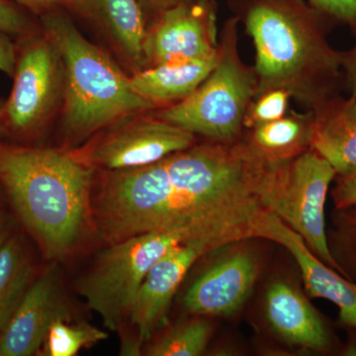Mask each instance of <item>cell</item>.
Segmentation results:
<instances>
[{"instance_id":"cell-3","label":"cell","mask_w":356,"mask_h":356,"mask_svg":"<svg viewBox=\"0 0 356 356\" xmlns=\"http://www.w3.org/2000/svg\"><path fill=\"white\" fill-rule=\"evenodd\" d=\"M228 6L254 43L257 95L284 89L313 110L341 95L343 51L327 40L336 25L307 0H228Z\"/></svg>"},{"instance_id":"cell-25","label":"cell","mask_w":356,"mask_h":356,"mask_svg":"<svg viewBox=\"0 0 356 356\" xmlns=\"http://www.w3.org/2000/svg\"><path fill=\"white\" fill-rule=\"evenodd\" d=\"M41 29L38 16L13 0H0V31L17 40Z\"/></svg>"},{"instance_id":"cell-21","label":"cell","mask_w":356,"mask_h":356,"mask_svg":"<svg viewBox=\"0 0 356 356\" xmlns=\"http://www.w3.org/2000/svg\"><path fill=\"white\" fill-rule=\"evenodd\" d=\"M213 332L208 317L193 315V318L166 330L147 346L149 356L201 355L209 343Z\"/></svg>"},{"instance_id":"cell-23","label":"cell","mask_w":356,"mask_h":356,"mask_svg":"<svg viewBox=\"0 0 356 356\" xmlns=\"http://www.w3.org/2000/svg\"><path fill=\"white\" fill-rule=\"evenodd\" d=\"M327 236L330 250L341 275L356 282V205L334 209Z\"/></svg>"},{"instance_id":"cell-22","label":"cell","mask_w":356,"mask_h":356,"mask_svg":"<svg viewBox=\"0 0 356 356\" xmlns=\"http://www.w3.org/2000/svg\"><path fill=\"white\" fill-rule=\"evenodd\" d=\"M108 334L88 322L74 323L72 320H58L47 332L43 353L47 356H74L104 341Z\"/></svg>"},{"instance_id":"cell-26","label":"cell","mask_w":356,"mask_h":356,"mask_svg":"<svg viewBox=\"0 0 356 356\" xmlns=\"http://www.w3.org/2000/svg\"><path fill=\"white\" fill-rule=\"evenodd\" d=\"M334 25L348 26L351 32L356 28V0H307Z\"/></svg>"},{"instance_id":"cell-10","label":"cell","mask_w":356,"mask_h":356,"mask_svg":"<svg viewBox=\"0 0 356 356\" xmlns=\"http://www.w3.org/2000/svg\"><path fill=\"white\" fill-rule=\"evenodd\" d=\"M216 0H191L159 14L145 42L146 69L214 57L219 49Z\"/></svg>"},{"instance_id":"cell-28","label":"cell","mask_w":356,"mask_h":356,"mask_svg":"<svg viewBox=\"0 0 356 356\" xmlns=\"http://www.w3.org/2000/svg\"><path fill=\"white\" fill-rule=\"evenodd\" d=\"M16 62V41L0 31V72L13 77Z\"/></svg>"},{"instance_id":"cell-27","label":"cell","mask_w":356,"mask_h":356,"mask_svg":"<svg viewBox=\"0 0 356 356\" xmlns=\"http://www.w3.org/2000/svg\"><path fill=\"white\" fill-rule=\"evenodd\" d=\"M332 191L334 209H344L356 205V172L334 178Z\"/></svg>"},{"instance_id":"cell-8","label":"cell","mask_w":356,"mask_h":356,"mask_svg":"<svg viewBox=\"0 0 356 356\" xmlns=\"http://www.w3.org/2000/svg\"><path fill=\"white\" fill-rule=\"evenodd\" d=\"M336 177L332 166L309 149L282 165L268 209L296 232L318 259L341 273L330 250L325 217L327 192Z\"/></svg>"},{"instance_id":"cell-34","label":"cell","mask_w":356,"mask_h":356,"mask_svg":"<svg viewBox=\"0 0 356 356\" xmlns=\"http://www.w3.org/2000/svg\"><path fill=\"white\" fill-rule=\"evenodd\" d=\"M4 99L0 98V140L6 139V134H4L3 126H2V108H3Z\"/></svg>"},{"instance_id":"cell-4","label":"cell","mask_w":356,"mask_h":356,"mask_svg":"<svg viewBox=\"0 0 356 356\" xmlns=\"http://www.w3.org/2000/svg\"><path fill=\"white\" fill-rule=\"evenodd\" d=\"M39 18L64 62V102L58 119L60 146L81 147L131 115L156 110L134 90L130 76L111 54L83 36L65 8Z\"/></svg>"},{"instance_id":"cell-14","label":"cell","mask_w":356,"mask_h":356,"mask_svg":"<svg viewBox=\"0 0 356 356\" xmlns=\"http://www.w3.org/2000/svg\"><path fill=\"white\" fill-rule=\"evenodd\" d=\"M254 238H264L285 248L298 264L307 292L332 302L339 308V322L356 332V282L344 277L318 259L303 238L280 217L267 211L257 222Z\"/></svg>"},{"instance_id":"cell-19","label":"cell","mask_w":356,"mask_h":356,"mask_svg":"<svg viewBox=\"0 0 356 356\" xmlns=\"http://www.w3.org/2000/svg\"><path fill=\"white\" fill-rule=\"evenodd\" d=\"M313 112L289 110L282 118L245 131V137L275 163H284L310 149Z\"/></svg>"},{"instance_id":"cell-5","label":"cell","mask_w":356,"mask_h":356,"mask_svg":"<svg viewBox=\"0 0 356 356\" xmlns=\"http://www.w3.org/2000/svg\"><path fill=\"white\" fill-rule=\"evenodd\" d=\"M238 25L232 16L222 25L216 65L184 102L153 110L156 116L203 140L234 142L245 135V114L257 96L254 67L238 50Z\"/></svg>"},{"instance_id":"cell-24","label":"cell","mask_w":356,"mask_h":356,"mask_svg":"<svg viewBox=\"0 0 356 356\" xmlns=\"http://www.w3.org/2000/svg\"><path fill=\"white\" fill-rule=\"evenodd\" d=\"M291 95L284 89H268L257 96L245 114L243 127L250 130L282 118L289 111Z\"/></svg>"},{"instance_id":"cell-17","label":"cell","mask_w":356,"mask_h":356,"mask_svg":"<svg viewBox=\"0 0 356 356\" xmlns=\"http://www.w3.org/2000/svg\"><path fill=\"white\" fill-rule=\"evenodd\" d=\"M313 112L310 149L339 175L356 172V98L341 95L321 103Z\"/></svg>"},{"instance_id":"cell-18","label":"cell","mask_w":356,"mask_h":356,"mask_svg":"<svg viewBox=\"0 0 356 356\" xmlns=\"http://www.w3.org/2000/svg\"><path fill=\"white\" fill-rule=\"evenodd\" d=\"M219 49L214 57L201 60H178L147 67L130 76L136 92L156 109L184 102L195 91L216 65Z\"/></svg>"},{"instance_id":"cell-31","label":"cell","mask_w":356,"mask_h":356,"mask_svg":"<svg viewBox=\"0 0 356 356\" xmlns=\"http://www.w3.org/2000/svg\"><path fill=\"white\" fill-rule=\"evenodd\" d=\"M186 1H191V0H140L151 22L159 14Z\"/></svg>"},{"instance_id":"cell-13","label":"cell","mask_w":356,"mask_h":356,"mask_svg":"<svg viewBox=\"0 0 356 356\" xmlns=\"http://www.w3.org/2000/svg\"><path fill=\"white\" fill-rule=\"evenodd\" d=\"M72 320L60 274L55 266L35 277L6 329L0 334V356L36 355L51 325Z\"/></svg>"},{"instance_id":"cell-33","label":"cell","mask_w":356,"mask_h":356,"mask_svg":"<svg viewBox=\"0 0 356 356\" xmlns=\"http://www.w3.org/2000/svg\"><path fill=\"white\" fill-rule=\"evenodd\" d=\"M341 355L356 356V337L350 339L343 350H341Z\"/></svg>"},{"instance_id":"cell-11","label":"cell","mask_w":356,"mask_h":356,"mask_svg":"<svg viewBox=\"0 0 356 356\" xmlns=\"http://www.w3.org/2000/svg\"><path fill=\"white\" fill-rule=\"evenodd\" d=\"M261 271V259L252 248L241 245L220 257L187 288L185 310L204 317H229L252 294Z\"/></svg>"},{"instance_id":"cell-15","label":"cell","mask_w":356,"mask_h":356,"mask_svg":"<svg viewBox=\"0 0 356 356\" xmlns=\"http://www.w3.org/2000/svg\"><path fill=\"white\" fill-rule=\"evenodd\" d=\"M207 254L201 245L180 243L149 269L134 300L128 323L140 343L149 341L163 325L173 297L189 269Z\"/></svg>"},{"instance_id":"cell-12","label":"cell","mask_w":356,"mask_h":356,"mask_svg":"<svg viewBox=\"0 0 356 356\" xmlns=\"http://www.w3.org/2000/svg\"><path fill=\"white\" fill-rule=\"evenodd\" d=\"M64 8L97 33L129 76L146 69L149 16L140 0H64Z\"/></svg>"},{"instance_id":"cell-30","label":"cell","mask_w":356,"mask_h":356,"mask_svg":"<svg viewBox=\"0 0 356 356\" xmlns=\"http://www.w3.org/2000/svg\"><path fill=\"white\" fill-rule=\"evenodd\" d=\"M13 1L25 7L38 17L56 9L64 8V0H13Z\"/></svg>"},{"instance_id":"cell-29","label":"cell","mask_w":356,"mask_h":356,"mask_svg":"<svg viewBox=\"0 0 356 356\" xmlns=\"http://www.w3.org/2000/svg\"><path fill=\"white\" fill-rule=\"evenodd\" d=\"M355 44L348 51H343V74L344 88L350 91V96L356 98V28L353 31Z\"/></svg>"},{"instance_id":"cell-6","label":"cell","mask_w":356,"mask_h":356,"mask_svg":"<svg viewBox=\"0 0 356 356\" xmlns=\"http://www.w3.org/2000/svg\"><path fill=\"white\" fill-rule=\"evenodd\" d=\"M15 41L13 86L4 100L2 126L6 139L34 144L60 117L65 95L64 62L43 28Z\"/></svg>"},{"instance_id":"cell-1","label":"cell","mask_w":356,"mask_h":356,"mask_svg":"<svg viewBox=\"0 0 356 356\" xmlns=\"http://www.w3.org/2000/svg\"><path fill=\"white\" fill-rule=\"evenodd\" d=\"M284 163L267 158L243 135L234 142L198 140L153 165L96 172V236L111 245L166 234L208 252L252 240Z\"/></svg>"},{"instance_id":"cell-32","label":"cell","mask_w":356,"mask_h":356,"mask_svg":"<svg viewBox=\"0 0 356 356\" xmlns=\"http://www.w3.org/2000/svg\"><path fill=\"white\" fill-rule=\"evenodd\" d=\"M11 235H13V226H11L10 219L6 213L0 211V248Z\"/></svg>"},{"instance_id":"cell-16","label":"cell","mask_w":356,"mask_h":356,"mask_svg":"<svg viewBox=\"0 0 356 356\" xmlns=\"http://www.w3.org/2000/svg\"><path fill=\"white\" fill-rule=\"evenodd\" d=\"M264 316L271 331L283 343L302 350L329 353L337 339L329 324L291 281L276 280L267 287Z\"/></svg>"},{"instance_id":"cell-7","label":"cell","mask_w":356,"mask_h":356,"mask_svg":"<svg viewBox=\"0 0 356 356\" xmlns=\"http://www.w3.org/2000/svg\"><path fill=\"white\" fill-rule=\"evenodd\" d=\"M175 236L147 233L107 245L77 281L76 290L112 332L128 327L134 300L152 266L180 245Z\"/></svg>"},{"instance_id":"cell-20","label":"cell","mask_w":356,"mask_h":356,"mask_svg":"<svg viewBox=\"0 0 356 356\" xmlns=\"http://www.w3.org/2000/svg\"><path fill=\"white\" fill-rule=\"evenodd\" d=\"M35 277L34 261L27 245L20 236L13 234L0 248V334Z\"/></svg>"},{"instance_id":"cell-2","label":"cell","mask_w":356,"mask_h":356,"mask_svg":"<svg viewBox=\"0 0 356 356\" xmlns=\"http://www.w3.org/2000/svg\"><path fill=\"white\" fill-rule=\"evenodd\" d=\"M95 175L76 149L0 140V188L49 261L74 257L96 236Z\"/></svg>"},{"instance_id":"cell-9","label":"cell","mask_w":356,"mask_h":356,"mask_svg":"<svg viewBox=\"0 0 356 356\" xmlns=\"http://www.w3.org/2000/svg\"><path fill=\"white\" fill-rule=\"evenodd\" d=\"M198 140L151 110L117 122L76 149L95 172H116L153 165Z\"/></svg>"}]
</instances>
